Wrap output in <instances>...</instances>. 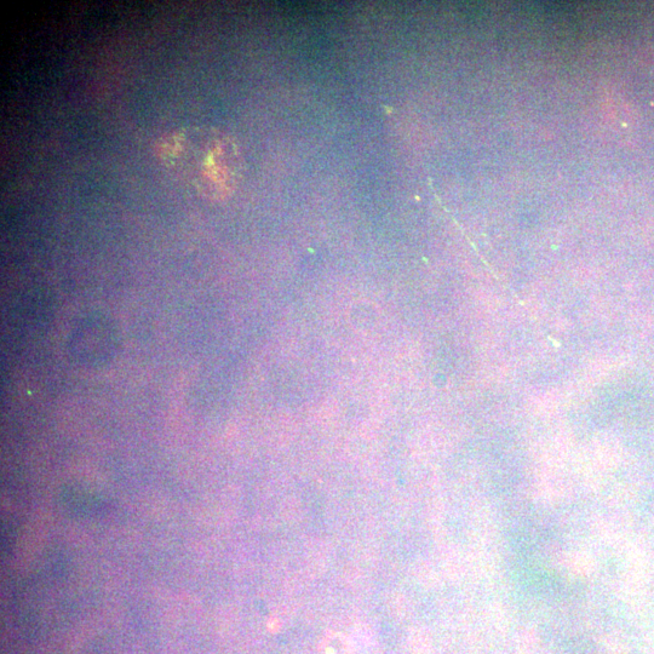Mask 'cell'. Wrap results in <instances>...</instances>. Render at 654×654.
<instances>
[{"label": "cell", "mask_w": 654, "mask_h": 654, "mask_svg": "<svg viewBox=\"0 0 654 654\" xmlns=\"http://www.w3.org/2000/svg\"><path fill=\"white\" fill-rule=\"evenodd\" d=\"M163 154L172 169L209 197L227 195L233 186L237 156L218 135L191 130L176 134L164 143Z\"/></svg>", "instance_id": "obj_1"}]
</instances>
